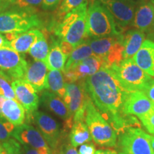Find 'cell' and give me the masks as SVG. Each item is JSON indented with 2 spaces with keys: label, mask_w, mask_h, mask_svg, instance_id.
I'll return each instance as SVG.
<instances>
[{
  "label": "cell",
  "mask_w": 154,
  "mask_h": 154,
  "mask_svg": "<svg viewBox=\"0 0 154 154\" xmlns=\"http://www.w3.org/2000/svg\"><path fill=\"white\" fill-rule=\"evenodd\" d=\"M94 55L93 51L88 44V39H86L78 47H76L72 51V54L69 56L68 60L65 64L63 72H66L74 67L77 63L84 60L86 58Z\"/></svg>",
  "instance_id": "484cf974"
},
{
  "label": "cell",
  "mask_w": 154,
  "mask_h": 154,
  "mask_svg": "<svg viewBox=\"0 0 154 154\" xmlns=\"http://www.w3.org/2000/svg\"><path fill=\"white\" fill-rule=\"evenodd\" d=\"M87 9L86 1L69 11L54 28V33L60 41H65L76 48L87 39Z\"/></svg>",
  "instance_id": "7a4b0ae2"
},
{
  "label": "cell",
  "mask_w": 154,
  "mask_h": 154,
  "mask_svg": "<svg viewBox=\"0 0 154 154\" xmlns=\"http://www.w3.org/2000/svg\"><path fill=\"white\" fill-rule=\"evenodd\" d=\"M47 89L63 99L66 93V82L61 71L51 70L48 72Z\"/></svg>",
  "instance_id": "4316f807"
},
{
  "label": "cell",
  "mask_w": 154,
  "mask_h": 154,
  "mask_svg": "<svg viewBox=\"0 0 154 154\" xmlns=\"http://www.w3.org/2000/svg\"><path fill=\"white\" fill-rule=\"evenodd\" d=\"M44 106L47 107L49 111H52L56 115L65 121L69 119H73L71 117L69 109L64 101L61 97L57 96L53 92L44 91L41 96L40 101Z\"/></svg>",
  "instance_id": "ffe728a7"
},
{
  "label": "cell",
  "mask_w": 154,
  "mask_h": 154,
  "mask_svg": "<svg viewBox=\"0 0 154 154\" xmlns=\"http://www.w3.org/2000/svg\"><path fill=\"white\" fill-rule=\"evenodd\" d=\"M2 1V0H0V2H1Z\"/></svg>",
  "instance_id": "db71d44e"
},
{
  "label": "cell",
  "mask_w": 154,
  "mask_h": 154,
  "mask_svg": "<svg viewBox=\"0 0 154 154\" xmlns=\"http://www.w3.org/2000/svg\"><path fill=\"white\" fill-rule=\"evenodd\" d=\"M151 145L152 146V149L154 151V136H151Z\"/></svg>",
  "instance_id": "7dc6e473"
},
{
  "label": "cell",
  "mask_w": 154,
  "mask_h": 154,
  "mask_svg": "<svg viewBox=\"0 0 154 154\" xmlns=\"http://www.w3.org/2000/svg\"><path fill=\"white\" fill-rule=\"evenodd\" d=\"M96 151L95 146L92 143L88 142L80 146L78 153L79 154H95Z\"/></svg>",
  "instance_id": "d590c367"
},
{
  "label": "cell",
  "mask_w": 154,
  "mask_h": 154,
  "mask_svg": "<svg viewBox=\"0 0 154 154\" xmlns=\"http://www.w3.org/2000/svg\"><path fill=\"white\" fill-rule=\"evenodd\" d=\"M88 36L94 38L122 34L109 10L99 0H91L87 9Z\"/></svg>",
  "instance_id": "3957f363"
},
{
  "label": "cell",
  "mask_w": 154,
  "mask_h": 154,
  "mask_svg": "<svg viewBox=\"0 0 154 154\" xmlns=\"http://www.w3.org/2000/svg\"><path fill=\"white\" fill-rule=\"evenodd\" d=\"M124 87L130 91L145 90L152 77L143 72L131 59H124L111 66Z\"/></svg>",
  "instance_id": "52a82bcc"
},
{
  "label": "cell",
  "mask_w": 154,
  "mask_h": 154,
  "mask_svg": "<svg viewBox=\"0 0 154 154\" xmlns=\"http://www.w3.org/2000/svg\"><path fill=\"white\" fill-rule=\"evenodd\" d=\"M7 5H11L19 9H29L41 5L43 0H6Z\"/></svg>",
  "instance_id": "1f68e13d"
},
{
  "label": "cell",
  "mask_w": 154,
  "mask_h": 154,
  "mask_svg": "<svg viewBox=\"0 0 154 154\" xmlns=\"http://www.w3.org/2000/svg\"><path fill=\"white\" fill-rule=\"evenodd\" d=\"M145 39V33L138 29L128 31L124 34V59H131L139 50Z\"/></svg>",
  "instance_id": "7402d4cb"
},
{
  "label": "cell",
  "mask_w": 154,
  "mask_h": 154,
  "mask_svg": "<svg viewBox=\"0 0 154 154\" xmlns=\"http://www.w3.org/2000/svg\"><path fill=\"white\" fill-rule=\"evenodd\" d=\"M124 34L88 39V44L96 57L104 61L105 66L119 64L124 60Z\"/></svg>",
  "instance_id": "5b68a950"
},
{
  "label": "cell",
  "mask_w": 154,
  "mask_h": 154,
  "mask_svg": "<svg viewBox=\"0 0 154 154\" xmlns=\"http://www.w3.org/2000/svg\"><path fill=\"white\" fill-rule=\"evenodd\" d=\"M143 92L149 97V99L154 103V79H151Z\"/></svg>",
  "instance_id": "74e56055"
},
{
  "label": "cell",
  "mask_w": 154,
  "mask_h": 154,
  "mask_svg": "<svg viewBox=\"0 0 154 154\" xmlns=\"http://www.w3.org/2000/svg\"><path fill=\"white\" fill-rule=\"evenodd\" d=\"M67 57L61 51L59 42L54 41L46 59L45 63L49 71L59 70L63 72L66 64Z\"/></svg>",
  "instance_id": "cb8c5ba5"
},
{
  "label": "cell",
  "mask_w": 154,
  "mask_h": 154,
  "mask_svg": "<svg viewBox=\"0 0 154 154\" xmlns=\"http://www.w3.org/2000/svg\"><path fill=\"white\" fill-rule=\"evenodd\" d=\"M154 21V5L152 3L142 4L136 10L133 26L136 29L147 33Z\"/></svg>",
  "instance_id": "44dd1931"
},
{
  "label": "cell",
  "mask_w": 154,
  "mask_h": 154,
  "mask_svg": "<svg viewBox=\"0 0 154 154\" xmlns=\"http://www.w3.org/2000/svg\"><path fill=\"white\" fill-rule=\"evenodd\" d=\"M25 154H54L51 149H35L26 145H22Z\"/></svg>",
  "instance_id": "e575fe53"
},
{
  "label": "cell",
  "mask_w": 154,
  "mask_h": 154,
  "mask_svg": "<svg viewBox=\"0 0 154 154\" xmlns=\"http://www.w3.org/2000/svg\"><path fill=\"white\" fill-rule=\"evenodd\" d=\"M121 1H124V2H126L134 4L135 5H139V4L143 3L145 0H121Z\"/></svg>",
  "instance_id": "ee69618b"
},
{
  "label": "cell",
  "mask_w": 154,
  "mask_h": 154,
  "mask_svg": "<svg viewBox=\"0 0 154 154\" xmlns=\"http://www.w3.org/2000/svg\"><path fill=\"white\" fill-rule=\"evenodd\" d=\"M1 109L4 118L14 126H19L24 123L26 111L17 100L3 98Z\"/></svg>",
  "instance_id": "ac0fdd59"
},
{
  "label": "cell",
  "mask_w": 154,
  "mask_h": 154,
  "mask_svg": "<svg viewBox=\"0 0 154 154\" xmlns=\"http://www.w3.org/2000/svg\"><path fill=\"white\" fill-rule=\"evenodd\" d=\"M48 69L44 61H35L28 63L24 80L30 84L37 92L47 89Z\"/></svg>",
  "instance_id": "2e32d148"
},
{
  "label": "cell",
  "mask_w": 154,
  "mask_h": 154,
  "mask_svg": "<svg viewBox=\"0 0 154 154\" xmlns=\"http://www.w3.org/2000/svg\"><path fill=\"white\" fill-rule=\"evenodd\" d=\"M119 154H126V153H123V152H121V153H119Z\"/></svg>",
  "instance_id": "816d5d0a"
},
{
  "label": "cell",
  "mask_w": 154,
  "mask_h": 154,
  "mask_svg": "<svg viewBox=\"0 0 154 154\" xmlns=\"http://www.w3.org/2000/svg\"><path fill=\"white\" fill-rule=\"evenodd\" d=\"M143 126L149 133L154 135V110L149 114L139 119Z\"/></svg>",
  "instance_id": "836d02e7"
},
{
  "label": "cell",
  "mask_w": 154,
  "mask_h": 154,
  "mask_svg": "<svg viewBox=\"0 0 154 154\" xmlns=\"http://www.w3.org/2000/svg\"><path fill=\"white\" fill-rule=\"evenodd\" d=\"M42 24L37 14L29 9L0 13V33L22 34Z\"/></svg>",
  "instance_id": "8992f818"
},
{
  "label": "cell",
  "mask_w": 154,
  "mask_h": 154,
  "mask_svg": "<svg viewBox=\"0 0 154 154\" xmlns=\"http://www.w3.org/2000/svg\"><path fill=\"white\" fill-rule=\"evenodd\" d=\"M2 99H3V97H2V96H0V119H5V118L3 117L2 113V109H1V105H2Z\"/></svg>",
  "instance_id": "bcb514c9"
},
{
  "label": "cell",
  "mask_w": 154,
  "mask_h": 154,
  "mask_svg": "<svg viewBox=\"0 0 154 154\" xmlns=\"http://www.w3.org/2000/svg\"><path fill=\"white\" fill-rule=\"evenodd\" d=\"M63 149V154H79L76 148L74 147L72 144H68Z\"/></svg>",
  "instance_id": "60d3db41"
},
{
  "label": "cell",
  "mask_w": 154,
  "mask_h": 154,
  "mask_svg": "<svg viewBox=\"0 0 154 154\" xmlns=\"http://www.w3.org/2000/svg\"><path fill=\"white\" fill-rule=\"evenodd\" d=\"M28 63L24 57L11 49H0V71L11 81L24 79Z\"/></svg>",
  "instance_id": "30bf717a"
},
{
  "label": "cell",
  "mask_w": 154,
  "mask_h": 154,
  "mask_svg": "<svg viewBox=\"0 0 154 154\" xmlns=\"http://www.w3.org/2000/svg\"><path fill=\"white\" fill-rule=\"evenodd\" d=\"M2 144L7 151H10L11 153L14 154H25L22 144L17 141L15 138H9L7 141L2 142Z\"/></svg>",
  "instance_id": "d6a6232c"
},
{
  "label": "cell",
  "mask_w": 154,
  "mask_h": 154,
  "mask_svg": "<svg viewBox=\"0 0 154 154\" xmlns=\"http://www.w3.org/2000/svg\"><path fill=\"white\" fill-rule=\"evenodd\" d=\"M154 110V103L143 91H131L127 96L122 107L125 114L136 116L138 119L149 114Z\"/></svg>",
  "instance_id": "5bb4252c"
},
{
  "label": "cell",
  "mask_w": 154,
  "mask_h": 154,
  "mask_svg": "<svg viewBox=\"0 0 154 154\" xmlns=\"http://www.w3.org/2000/svg\"><path fill=\"white\" fill-rule=\"evenodd\" d=\"M0 75H2V76H3L4 77H5V78H6V79H7V80H9V82H11V80H10V79H9L8 78V77H7V76H6V75H5V74H4V73H3L2 72V71H0Z\"/></svg>",
  "instance_id": "c3c4849f"
},
{
  "label": "cell",
  "mask_w": 154,
  "mask_h": 154,
  "mask_svg": "<svg viewBox=\"0 0 154 154\" xmlns=\"http://www.w3.org/2000/svg\"><path fill=\"white\" fill-rule=\"evenodd\" d=\"M69 137L71 144L75 148L84 143L91 142L92 140L91 136L84 120L74 121Z\"/></svg>",
  "instance_id": "d4e9b609"
},
{
  "label": "cell",
  "mask_w": 154,
  "mask_h": 154,
  "mask_svg": "<svg viewBox=\"0 0 154 154\" xmlns=\"http://www.w3.org/2000/svg\"><path fill=\"white\" fill-rule=\"evenodd\" d=\"M0 154H14V153H11L10 151H7V150L2 146V143H0Z\"/></svg>",
  "instance_id": "f6af8a7d"
},
{
  "label": "cell",
  "mask_w": 154,
  "mask_h": 154,
  "mask_svg": "<svg viewBox=\"0 0 154 154\" xmlns=\"http://www.w3.org/2000/svg\"><path fill=\"white\" fill-rule=\"evenodd\" d=\"M17 100L24 107L30 121L33 113L37 111L39 105V97L34 88L24 79L16 80L11 83Z\"/></svg>",
  "instance_id": "4fadbf2b"
},
{
  "label": "cell",
  "mask_w": 154,
  "mask_h": 154,
  "mask_svg": "<svg viewBox=\"0 0 154 154\" xmlns=\"http://www.w3.org/2000/svg\"><path fill=\"white\" fill-rule=\"evenodd\" d=\"M95 154H118L113 149H99L96 151Z\"/></svg>",
  "instance_id": "b9f144b4"
},
{
  "label": "cell",
  "mask_w": 154,
  "mask_h": 154,
  "mask_svg": "<svg viewBox=\"0 0 154 154\" xmlns=\"http://www.w3.org/2000/svg\"><path fill=\"white\" fill-rule=\"evenodd\" d=\"M61 0H43L42 7L44 9H52L57 7Z\"/></svg>",
  "instance_id": "f35d334b"
},
{
  "label": "cell",
  "mask_w": 154,
  "mask_h": 154,
  "mask_svg": "<svg viewBox=\"0 0 154 154\" xmlns=\"http://www.w3.org/2000/svg\"><path fill=\"white\" fill-rule=\"evenodd\" d=\"M15 126L6 119H0V143L7 141L12 136Z\"/></svg>",
  "instance_id": "4dcf8cb0"
},
{
  "label": "cell",
  "mask_w": 154,
  "mask_h": 154,
  "mask_svg": "<svg viewBox=\"0 0 154 154\" xmlns=\"http://www.w3.org/2000/svg\"><path fill=\"white\" fill-rule=\"evenodd\" d=\"M109 10L122 34L126 27L133 24L137 5L121 0H99Z\"/></svg>",
  "instance_id": "7c38bea8"
},
{
  "label": "cell",
  "mask_w": 154,
  "mask_h": 154,
  "mask_svg": "<svg viewBox=\"0 0 154 154\" xmlns=\"http://www.w3.org/2000/svg\"><path fill=\"white\" fill-rule=\"evenodd\" d=\"M11 49L10 42L7 40L5 35L0 34V49Z\"/></svg>",
  "instance_id": "ab89813d"
},
{
  "label": "cell",
  "mask_w": 154,
  "mask_h": 154,
  "mask_svg": "<svg viewBox=\"0 0 154 154\" xmlns=\"http://www.w3.org/2000/svg\"><path fill=\"white\" fill-rule=\"evenodd\" d=\"M59 46L61 51H63V53L67 57H69V56L72 54V52L74 51L75 48L73 47L72 44H70L68 42L65 41H60L59 42Z\"/></svg>",
  "instance_id": "8d00e7d4"
},
{
  "label": "cell",
  "mask_w": 154,
  "mask_h": 154,
  "mask_svg": "<svg viewBox=\"0 0 154 154\" xmlns=\"http://www.w3.org/2000/svg\"><path fill=\"white\" fill-rule=\"evenodd\" d=\"M12 137L22 145H26L35 149H48L49 146L39 131L26 124L15 127Z\"/></svg>",
  "instance_id": "9a60e30c"
},
{
  "label": "cell",
  "mask_w": 154,
  "mask_h": 154,
  "mask_svg": "<svg viewBox=\"0 0 154 154\" xmlns=\"http://www.w3.org/2000/svg\"><path fill=\"white\" fill-rule=\"evenodd\" d=\"M151 3L153 4V5H154V0H151Z\"/></svg>",
  "instance_id": "f907efd6"
},
{
  "label": "cell",
  "mask_w": 154,
  "mask_h": 154,
  "mask_svg": "<svg viewBox=\"0 0 154 154\" xmlns=\"http://www.w3.org/2000/svg\"><path fill=\"white\" fill-rule=\"evenodd\" d=\"M84 81L66 84V93L63 99L74 121H85L86 105L91 99L86 90Z\"/></svg>",
  "instance_id": "ba28073f"
},
{
  "label": "cell",
  "mask_w": 154,
  "mask_h": 154,
  "mask_svg": "<svg viewBox=\"0 0 154 154\" xmlns=\"http://www.w3.org/2000/svg\"><path fill=\"white\" fill-rule=\"evenodd\" d=\"M32 119L53 153H57L61 138L58 123L49 115L38 111L33 113Z\"/></svg>",
  "instance_id": "8fae6325"
},
{
  "label": "cell",
  "mask_w": 154,
  "mask_h": 154,
  "mask_svg": "<svg viewBox=\"0 0 154 154\" xmlns=\"http://www.w3.org/2000/svg\"><path fill=\"white\" fill-rule=\"evenodd\" d=\"M103 66H105L104 61L94 54L78 63L69 70L74 72L79 82L85 80L88 77L92 76Z\"/></svg>",
  "instance_id": "d6986e66"
},
{
  "label": "cell",
  "mask_w": 154,
  "mask_h": 154,
  "mask_svg": "<svg viewBox=\"0 0 154 154\" xmlns=\"http://www.w3.org/2000/svg\"><path fill=\"white\" fill-rule=\"evenodd\" d=\"M151 137L140 128H129L120 134L119 146L126 154H154Z\"/></svg>",
  "instance_id": "9c48e42d"
},
{
  "label": "cell",
  "mask_w": 154,
  "mask_h": 154,
  "mask_svg": "<svg viewBox=\"0 0 154 154\" xmlns=\"http://www.w3.org/2000/svg\"><path fill=\"white\" fill-rule=\"evenodd\" d=\"M147 39L151 40V41L154 42V21L151 27L150 28L149 31L147 32Z\"/></svg>",
  "instance_id": "7bdbcfd3"
},
{
  "label": "cell",
  "mask_w": 154,
  "mask_h": 154,
  "mask_svg": "<svg viewBox=\"0 0 154 154\" xmlns=\"http://www.w3.org/2000/svg\"><path fill=\"white\" fill-rule=\"evenodd\" d=\"M49 49L47 38L41 32L35 43L31 47L29 53L35 61H42L45 62Z\"/></svg>",
  "instance_id": "83f0119b"
},
{
  "label": "cell",
  "mask_w": 154,
  "mask_h": 154,
  "mask_svg": "<svg viewBox=\"0 0 154 154\" xmlns=\"http://www.w3.org/2000/svg\"><path fill=\"white\" fill-rule=\"evenodd\" d=\"M84 85L94 104L109 124L124 114L123 105L131 91L124 87L111 67H102L86 79Z\"/></svg>",
  "instance_id": "6da1fadb"
},
{
  "label": "cell",
  "mask_w": 154,
  "mask_h": 154,
  "mask_svg": "<svg viewBox=\"0 0 154 154\" xmlns=\"http://www.w3.org/2000/svg\"><path fill=\"white\" fill-rule=\"evenodd\" d=\"M0 96L5 99L17 100L10 82L2 75H0Z\"/></svg>",
  "instance_id": "f546056e"
},
{
  "label": "cell",
  "mask_w": 154,
  "mask_h": 154,
  "mask_svg": "<svg viewBox=\"0 0 154 154\" xmlns=\"http://www.w3.org/2000/svg\"><path fill=\"white\" fill-rule=\"evenodd\" d=\"M86 1L87 0H63L60 7L58 9L57 17L61 20L69 11L76 8Z\"/></svg>",
  "instance_id": "f1b7e54d"
},
{
  "label": "cell",
  "mask_w": 154,
  "mask_h": 154,
  "mask_svg": "<svg viewBox=\"0 0 154 154\" xmlns=\"http://www.w3.org/2000/svg\"><path fill=\"white\" fill-rule=\"evenodd\" d=\"M85 121L92 139L98 145L115 147L117 144V134L100 111L96 109L91 99L87 102Z\"/></svg>",
  "instance_id": "277c9868"
},
{
  "label": "cell",
  "mask_w": 154,
  "mask_h": 154,
  "mask_svg": "<svg viewBox=\"0 0 154 154\" xmlns=\"http://www.w3.org/2000/svg\"><path fill=\"white\" fill-rule=\"evenodd\" d=\"M0 10H1V8H0Z\"/></svg>",
  "instance_id": "f5cc1de1"
},
{
  "label": "cell",
  "mask_w": 154,
  "mask_h": 154,
  "mask_svg": "<svg viewBox=\"0 0 154 154\" xmlns=\"http://www.w3.org/2000/svg\"><path fill=\"white\" fill-rule=\"evenodd\" d=\"M41 31L36 29L17 34L10 42V48L19 53L29 52L31 47L35 43Z\"/></svg>",
  "instance_id": "603a6c76"
},
{
  "label": "cell",
  "mask_w": 154,
  "mask_h": 154,
  "mask_svg": "<svg viewBox=\"0 0 154 154\" xmlns=\"http://www.w3.org/2000/svg\"><path fill=\"white\" fill-rule=\"evenodd\" d=\"M133 60L149 76L154 77V42L144 40Z\"/></svg>",
  "instance_id": "e0dca14e"
},
{
  "label": "cell",
  "mask_w": 154,
  "mask_h": 154,
  "mask_svg": "<svg viewBox=\"0 0 154 154\" xmlns=\"http://www.w3.org/2000/svg\"><path fill=\"white\" fill-rule=\"evenodd\" d=\"M55 154H63V149H61L59 150V151H58L57 153H56Z\"/></svg>",
  "instance_id": "681fc988"
}]
</instances>
